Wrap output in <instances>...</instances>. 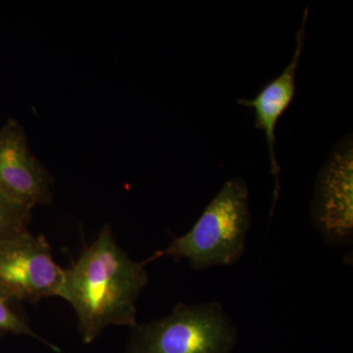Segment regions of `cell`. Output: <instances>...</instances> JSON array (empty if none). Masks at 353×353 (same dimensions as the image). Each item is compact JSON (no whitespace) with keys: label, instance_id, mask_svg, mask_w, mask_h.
Wrapping results in <instances>:
<instances>
[{"label":"cell","instance_id":"6da1fadb","mask_svg":"<svg viewBox=\"0 0 353 353\" xmlns=\"http://www.w3.org/2000/svg\"><path fill=\"white\" fill-rule=\"evenodd\" d=\"M145 265L134 261L118 245L105 224L78 260L65 269L60 297L78 316L85 343H92L109 326L134 328L137 301L148 284Z\"/></svg>","mask_w":353,"mask_h":353},{"label":"cell","instance_id":"7a4b0ae2","mask_svg":"<svg viewBox=\"0 0 353 353\" xmlns=\"http://www.w3.org/2000/svg\"><path fill=\"white\" fill-rule=\"evenodd\" d=\"M248 197L245 181L230 179L188 233L174 238L166 248L141 263L145 266L161 257L188 259L194 270L236 263L245 252L250 227Z\"/></svg>","mask_w":353,"mask_h":353},{"label":"cell","instance_id":"3957f363","mask_svg":"<svg viewBox=\"0 0 353 353\" xmlns=\"http://www.w3.org/2000/svg\"><path fill=\"white\" fill-rule=\"evenodd\" d=\"M132 329L124 353H230L236 340L219 303H181L166 317Z\"/></svg>","mask_w":353,"mask_h":353},{"label":"cell","instance_id":"277c9868","mask_svg":"<svg viewBox=\"0 0 353 353\" xmlns=\"http://www.w3.org/2000/svg\"><path fill=\"white\" fill-rule=\"evenodd\" d=\"M64 275L43 234L27 230L0 240V289L18 303L60 297Z\"/></svg>","mask_w":353,"mask_h":353},{"label":"cell","instance_id":"5b68a950","mask_svg":"<svg viewBox=\"0 0 353 353\" xmlns=\"http://www.w3.org/2000/svg\"><path fill=\"white\" fill-rule=\"evenodd\" d=\"M311 217L329 245L352 243L353 234L352 138L341 139L318 174Z\"/></svg>","mask_w":353,"mask_h":353},{"label":"cell","instance_id":"8992f818","mask_svg":"<svg viewBox=\"0 0 353 353\" xmlns=\"http://www.w3.org/2000/svg\"><path fill=\"white\" fill-rule=\"evenodd\" d=\"M53 176L32 154L24 128L9 118L0 129V192L32 211L52 201Z\"/></svg>","mask_w":353,"mask_h":353},{"label":"cell","instance_id":"52a82bcc","mask_svg":"<svg viewBox=\"0 0 353 353\" xmlns=\"http://www.w3.org/2000/svg\"><path fill=\"white\" fill-rule=\"evenodd\" d=\"M308 16V7L303 13V23L299 32H296V46L292 55V61L284 69V71L267 83L260 90L259 94L250 99H240L239 104L245 108H252L254 111L255 127L265 134L267 145H268L269 158H270L271 172L275 178V199L277 201L278 192L280 190V165L276 158L275 152V130L279 120L283 114L289 108L294 101L296 92V72L299 68V58L303 53L304 39H305V24Z\"/></svg>","mask_w":353,"mask_h":353},{"label":"cell","instance_id":"ba28073f","mask_svg":"<svg viewBox=\"0 0 353 353\" xmlns=\"http://www.w3.org/2000/svg\"><path fill=\"white\" fill-rule=\"evenodd\" d=\"M6 334H24L43 341L54 352H59L58 347L43 340L36 332L32 331L29 320L24 311L21 308L20 303L9 296L4 290L0 289V336Z\"/></svg>","mask_w":353,"mask_h":353},{"label":"cell","instance_id":"9c48e42d","mask_svg":"<svg viewBox=\"0 0 353 353\" xmlns=\"http://www.w3.org/2000/svg\"><path fill=\"white\" fill-rule=\"evenodd\" d=\"M32 211L16 205L0 192V240L29 230Z\"/></svg>","mask_w":353,"mask_h":353}]
</instances>
